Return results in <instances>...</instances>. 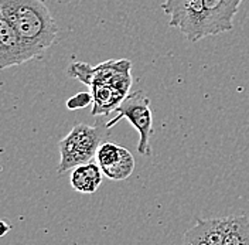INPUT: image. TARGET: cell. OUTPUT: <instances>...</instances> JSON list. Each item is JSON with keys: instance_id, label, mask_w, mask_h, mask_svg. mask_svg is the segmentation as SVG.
Returning <instances> with one entry per match:
<instances>
[{"instance_id": "1", "label": "cell", "mask_w": 249, "mask_h": 245, "mask_svg": "<svg viewBox=\"0 0 249 245\" xmlns=\"http://www.w3.org/2000/svg\"><path fill=\"white\" fill-rule=\"evenodd\" d=\"M0 17L41 54L57 40L58 26L43 0H0Z\"/></svg>"}, {"instance_id": "2", "label": "cell", "mask_w": 249, "mask_h": 245, "mask_svg": "<svg viewBox=\"0 0 249 245\" xmlns=\"http://www.w3.org/2000/svg\"><path fill=\"white\" fill-rule=\"evenodd\" d=\"M107 129V123L98 122L96 126L77 123L72 131L58 143L61 154L58 173L62 174L79 165L92 162L93 157H96L99 146L102 145L101 142Z\"/></svg>"}, {"instance_id": "3", "label": "cell", "mask_w": 249, "mask_h": 245, "mask_svg": "<svg viewBox=\"0 0 249 245\" xmlns=\"http://www.w3.org/2000/svg\"><path fill=\"white\" fill-rule=\"evenodd\" d=\"M161 9L170 17V27H177L188 41L197 43L210 36L204 0H164Z\"/></svg>"}, {"instance_id": "4", "label": "cell", "mask_w": 249, "mask_h": 245, "mask_svg": "<svg viewBox=\"0 0 249 245\" xmlns=\"http://www.w3.org/2000/svg\"><path fill=\"white\" fill-rule=\"evenodd\" d=\"M113 113H116V116L107 122V128L110 129L121 119H127L139 133V153L143 156L152 154L149 140L153 133V115L150 109V99L144 95V92L138 91L132 95H127L122 101V104L115 109Z\"/></svg>"}, {"instance_id": "5", "label": "cell", "mask_w": 249, "mask_h": 245, "mask_svg": "<svg viewBox=\"0 0 249 245\" xmlns=\"http://www.w3.org/2000/svg\"><path fill=\"white\" fill-rule=\"evenodd\" d=\"M41 53L31 47L23 37L15 30V27L0 17V68L6 70L13 65H21Z\"/></svg>"}, {"instance_id": "6", "label": "cell", "mask_w": 249, "mask_h": 245, "mask_svg": "<svg viewBox=\"0 0 249 245\" xmlns=\"http://www.w3.org/2000/svg\"><path fill=\"white\" fill-rule=\"evenodd\" d=\"M96 160L104 174L110 180H126L135 170V159L132 153L112 142H105L99 146Z\"/></svg>"}, {"instance_id": "7", "label": "cell", "mask_w": 249, "mask_h": 245, "mask_svg": "<svg viewBox=\"0 0 249 245\" xmlns=\"http://www.w3.org/2000/svg\"><path fill=\"white\" fill-rule=\"evenodd\" d=\"M132 62L129 60H108L96 67H91L87 62H74L68 68V75L77 78L81 82L92 87L95 84H109L110 79L121 74L130 71Z\"/></svg>"}, {"instance_id": "8", "label": "cell", "mask_w": 249, "mask_h": 245, "mask_svg": "<svg viewBox=\"0 0 249 245\" xmlns=\"http://www.w3.org/2000/svg\"><path fill=\"white\" fill-rule=\"evenodd\" d=\"M208 16V33L218 36L233 27V17L244 0H204Z\"/></svg>"}, {"instance_id": "9", "label": "cell", "mask_w": 249, "mask_h": 245, "mask_svg": "<svg viewBox=\"0 0 249 245\" xmlns=\"http://www.w3.org/2000/svg\"><path fill=\"white\" fill-rule=\"evenodd\" d=\"M91 94L93 96L92 115H109L115 112V109L122 104L127 94L113 88L109 84H95L91 87Z\"/></svg>"}, {"instance_id": "10", "label": "cell", "mask_w": 249, "mask_h": 245, "mask_svg": "<svg viewBox=\"0 0 249 245\" xmlns=\"http://www.w3.org/2000/svg\"><path fill=\"white\" fill-rule=\"evenodd\" d=\"M102 169L98 163H85L72 169L71 173V186L81 194H92L102 183Z\"/></svg>"}, {"instance_id": "11", "label": "cell", "mask_w": 249, "mask_h": 245, "mask_svg": "<svg viewBox=\"0 0 249 245\" xmlns=\"http://www.w3.org/2000/svg\"><path fill=\"white\" fill-rule=\"evenodd\" d=\"M224 245H249V218L228 215L222 218Z\"/></svg>"}, {"instance_id": "12", "label": "cell", "mask_w": 249, "mask_h": 245, "mask_svg": "<svg viewBox=\"0 0 249 245\" xmlns=\"http://www.w3.org/2000/svg\"><path fill=\"white\" fill-rule=\"evenodd\" d=\"M201 226L204 240L208 245H224V231H222V218L217 220H197Z\"/></svg>"}, {"instance_id": "13", "label": "cell", "mask_w": 249, "mask_h": 245, "mask_svg": "<svg viewBox=\"0 0 249 245\" xmlns=\"http://www.w3.org/2000/svg\"><path fill=\"white\" fill-rule=\"evenodd\" d=\"M91 104H93V96L91 92H78L70 99H67V102H65V105L70 111L82 109V108L89 107Z\"/></svg>"}, {"instance_id": "14", "label": "cell", "mask_w": 249, "mask_h": 245, "mask_svg": "<svg viewBox=\"0 0 249 245\" xmlns=\"http://www.w3.org/2000/svg\"><path fill=\"white\" fill-rule=\"evenodd\" d=\"M184 245H208L207 241L204 240V234H202L201 226L200 223L197 221V226L193 227L191 230L188 231L184 237Z\"/></svg>"}, {"instance_id": "15", "label": "cell", "mask_w": 249, "mask_h": 245, "mask_svg": "<svg viewBox=\"0 0 249 245\" xmlns=\"http://www.w3.org/2000/svg\"><path fill=\"white\" fill-rule=\"evenodd\" d=\"M1 226H3V227H4V230H3V232H1V235H4V234H6V231L9 230V228H10V227H9V226H7V224H6V223H1Z\"/></svg>"}]
</instances>
